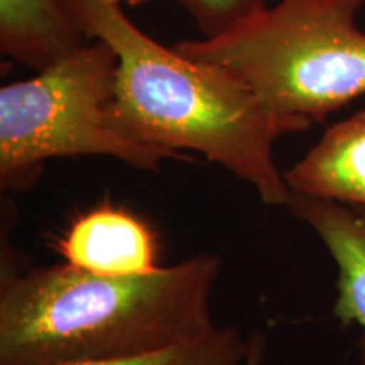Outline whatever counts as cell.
I'll return each instance as SVG.
<instances>
[{
  "mask_svg": "<svg viewBox=\"0 0 365 365\" xmlns=\"http://www.w3.org/2000/svg\"><path fill=\"white\" fill-rule=\"evenodd\" d=\"M90 39L66 0H0V51L43 71Z\"/></svg>",
  "mask_w": 365,
  "mask_h": 365,
  "instance_id": "cell-8",
  "label": "cell"
},
{
  "mask_svg": "<svg viewBox=\"0 0 365 365\" xmlns=\"http://www.w3.org/2000/svg\"><path fill=\"white\" fill-rule=\"evenodd\" d=\"M282 175L291 193L365 208V110L328 127L307 156Z\"/></svg>",
  "mask_w": 365,
  "mask_h": 365,
  "instance_id": "cell-7",
  "label": "cell"
},
{
  "mask_svg": "<svg viewBox=\"0 0 365 365\" xmlns=\"http://www.w3.org/2000/svg\"><path fill=\"white\" fill-rule=\"evenodd\" d=\"M56 247L65 262L107 276H137L159 267L158 242L148 223L110 205L76 218Z\"/></svg>",
  "mask_w": 365,
  "mask_h": 365,
  "instance_id": "cell-5",
  "label": "cell"
},
{
  "mask_svg": "<svg viewBox=\"0 0 365 365\" xmlns=\"http://www.w3.org/2000/svg\"><path fill=\"white\" fill-rule=\"evenodd\" d=\"M365 0H281L215 38L173 48L239 80L269 112L312 127L365 95Z\"/></svg>",
  "mask_w": 365,
  "mask_h": 365,
  "instance_id": "cell-3",
  "label": "cell"
},
{
  "mask_svg": "<svg viewBox=\"0 0 365 365\" xmlns=\"http://www.w3.org/2000/svg\"><path fill=\"white\" fill-rule=\"evenodd\" d=\"M264 352H266V339L261 331H254L249 336V352L244 365H262Z\"/></svg>",
  "mask_w": 365,
  "mask_h": 365,
  "instance_id": "cell-11",
  "label": "cell"
},
{
  "mask_svg": "<svg viewBox=\"0 0 365 365\" xmlns=\"http://www.w3.org/2000/svg\"><path fill=\"white\" fill-rule=\"evenodd\" d=\"M249 339L234 327H217L208 335L132 357L88 360L66 365H244Z\"/></svg>",
  "mask_w": 365,
  "mask_h": 365,
  "instance_id": "cell-9",
  "label": "cell"
},
{
  "mask_svg": "<svg viewBox=\"0 0 365 365\" xmlns=\"http://www.w3.org/2000/svg\"><path fill=\"white\" fill-rule=\"evenodd\" d=\"M191 14L205 38L235 29L266 9L264 0H176Z\"/></svg>",
  "mask_w": 365,
  "mask_h": 365,
  "instance_id": "cell-10",
  "label": "cell"
},
{
  "mask_svg": "<svg viewBox=\"0 0 365 365\" xmlns=\"http://www.w3.org/2000/svg\"><path fill=\"white\" fill-rule=\"evenodd\" d=\"M222 259L198 254L137 276L71 264L12 272L0 282V365H66L132 357L217 328L212 293Z\"/></svg>",
  "mask_w": 365,
  "mask_h": 365,
  "instance_id": "cell-2",
  "label": "cell"
},
{
  "mask_svg": "<svg viewBox=\"0 0 365 365\" xmlns=\"http://www.w3.org/2000/svg\"><path fill=\"white\" fill-rule=\"evenodd\" d=\"M117 54L91 39L34 78L0 90V185L24 193L54 158L108 156L156 173L182 154L137 143L113 129L107 108L113 97Z\"/></svg>",
  "mask_w": 365,
  "mask_h": 365,
  "instance_id": "cell-4",
  "label": "cell"
},
{
  "mask_svg": "<svg viewBox=\"0 0 365 365\" xmlns=\"http://www.w3.org/2000/svg\"><path fill=\"white\" fill-rule=\"evenodd\" d=\"M86 38L117 54L107 115L122 135L181 154L193 150L252 186L267 207L291 190L274 161L279 137L309 129L269 112L220 68L166 48L132 24L117 0H66Z\"/></svg>",
  "mask_w": 365,
  "mask_h": 365,
  "instance_id": "cell-1",
  "label": "cell"
},
{
  "mask_svg": "<svg viewBox=\"0 0 365 365\" xmlns=\"http://www.w3.org/2000/svg\"><path fill=\"white\" fill-rule=\"evenodd\" d=\"M287 210L312 227L336 266V301L333 314L341 325H359L365 341V208L357 205L291 193Z\"/></svg>",
  "mask_w": 365,
  "mask_h": 365,
  "instance_id": "cell-6",
  "label": "cell"
},
{
  "mask_svg": "<svg viewBox=\"0 0 365 365\" xmlns=\"http://www.w3.org/2000/svg\"><path fill=\"white\" fill-rule=\"evenodd\" d=\"M117 2H127L129 4V6H143V4H145V2H149V0H117Z\"/></svg>",
  "mask_w": 365,
  "mask_h": 365,
  "instance_id": "cell-12",
  "label": "cell"
}]
</instances>
